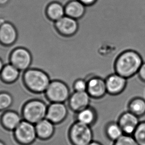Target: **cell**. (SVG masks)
<instances>
[{"label":"cell","mask_w":145,"mask_h":145,"mask_svg":"<svg viewBox=\"0 0 145 145\" xmlns=\"http://www.w3.org/2000/svg\"><path fill=\"white\" fill-rule=\"evenodd\" d=\"M144 63L141 55L137 51L127 50L116 57L114 69L115 72L128 79L137 74Z\"/></svg>","instance_id":"cell-1"},{"label":"cell","mask_w":145,"mask_h":145,"mask_svg":"<svg viewBox=\"0 0 145 145\" xmlns=\"http://www.w3.org/2000/svg\"><path fill=\"white\" fill-rule=\"evenodd\" d=\"M24 84L30 90L36 93H43L51 82L46 73L41 69L30 68L24 71Z\"/></svg>","instance_id":"cell-2"},{"label":"cell","mask_w":145,"mask_h":145,"mask_svg":"<svg viewBox=\"0 0 145 145\" xmlns=\"http://www.w3.org/2000/svg\"><path fill=\"white\" fill-rule=\"evenodd\" d=\"M48 104L42 100H30L24 106L22 116L23 120L36 124L46 118Z\"/></svg>","instance_id":"cell-3"},{"label":"cell","mask_w":145,"mask_h":145,"mask_svg":"<svg viewBox=\"0 0 145 145\" xmlns=\"http://www.w3.org/2000/svg\"><path fill=\"white\" fill-rule=\"evenodd\" d=\"M68 137L72 145H88L94 141L91 126L76 121L70 126Z\"/></svg>","instance_id":"cell-4"},{"label":"cell","mask_w":145,"mask_h":145,"mask_svg":"<svg viewBox=\"0 0 145 145\" xmlns=\"http://www.w3.org/2000/svg\"><path fill=\"white\" fill-rule=\"evenodd\" d=\"M45 94L50 103H64L68 102L71 95L69 86L63 81H51Z\"/></svg>","instance_id":"cell-5"},{"label":"cell","mask_w":145,"mask_h":145,"mask_svg":"<svg viewBox=\"0 0 145 145\" xmlns=\"http://www.w3.org/2000/svg\"><path fill=\"white\" fill-rule=\"evenodd\" d=\"M16 139L20 143L29 145L37 138L35 124L23 120L14 130Z\"/></svg>","instance_id":"cell-6"},{"label":"cell","mask_w":145,"mask_h":145,"mask_svg":"<svg viewBox=\"0 0 145 145\" xmlns=\"http://www.w3.org/2000/svg\"><path fill=\"white\" fill-rule=\"evenodd\" d=\"M68 106L64 103H51L48 106L46 118L54 124L61 123L69 116Z\"/></svg>","instance_id":"cell-7"},{"label":"cell","mask_w":145,"mask_h":145,"mask_svg":"<svg viewBox=\"0 0 145 145\" xmlns=\"http://www.w3.org/2000/svg\"><path fill=\"white\" fill-rule=\"evenodd\" d=\"M10 63L20 71H24L30 68L32 56L30 51L24 48H18L12 52L10 56Z\"/></svg>","instance_id":"cell-8"},{"label":"cell","mask_w":145,"mask_h":145,"mask_svg":"<svg viewBox=\"0 0 145 145\" xmlns=\"http://www.w3.org/2000/svg\"><path fill=\"white\" fill-rule=\"evenodd\" d=\"M54 25L57 31L65 37H72L78 32V20L66 15L54 22Z\"/></svg>","instance_id":"cell-9"},{"label":"cell","mask_w":145,"mask_h":145,"mask_svg":"<svg viewBox=\"0 0 145 145\" xmlns=\"http://www.w3.org/2000/svg\"><path fill=\"white\" fill-rule=\"evenodd\" d=\"M127 80L115 72L108 75L105 79L107 94L111 96L121 94L126 88Z\"/></svg>","instance_id":"cell-10"},{"label":"cell","mask_w":145,"mask_h":145,"mask_svg":"<svg viewBox=\"0 0 145 145\" xmlns=\"http://www.w3.org/2000/svg\"><path fill=\"white\" fill-rule=\"evenodd\" d=\"M86 92L92 99H100L107 94L105 79L100 76H93L87 80Z\"/></svg>","instance_id":"cell-11"},{"label":"cell","mask_w":145,"mask_h":145,"mask_svg":"<svg viewBox=\"0 0 145 145\" xmlns=\"http://www.w3.org/2000/svg\"><path fill=\"white\" fill-rule=\"evenodd\" d=\"M91 97L87 92H75L71 94L67 105L71 111L76 113L90 106Z\"/></svg>","instance_id":"cell-12"},{"label":"cell","mask_w":145,"mask_h":145,"mask_svg":"<svg viewBox=\"0 0 145 145\" xmlns=\"http://www.w3.org/2000/svg\"><path fill=\"white\" fill-rule=\"evenodd\" d=\"M117 122L124 134L133 135L140 121L139 117L128 110L120 116Z\"/></svg>","instance_id":"cell-13"},{"label":"cell","mask_w":145,"mask_h":145,"mask_svg":"<svg viewBox=\"0 0 145 145\" xmlns=\"http://www.w3.org/2000/svg\"><path fill=\"white\" fill-rule=\"evenodd\" d=\"M18 37L17 29L12 22L5 21L0 25V43L11 46L15 43Z\"/></svg>","instance_id":"cell-14"},{"label":"cell","mask_w":145,"mask_h":145,"mask_svg":"<svg viewBox=\"0 0 145 145\" xmlns=\"http://www.w3.org/2000/svg\"><path fill=\"white\" fill-rule=\"evenodd\" d=\"M98 116L96 110L90 106L75 113L76 121L90 126L96 123Z\"/></svg>","instance_id":"cell-15"},{"label":"cell","mask_w":145,"mask_h":145,"mask_svg":"<svg viewBox=\"0 0 145 145\" xmlns=\"http://www.w3.org/2000/svg\"><path fill=\"white\" fill-rule=\"evenodd\" d=\"M23 120L22 116L13 110H7L2 116V123L4 127L14 131Z\"/></svg>","instance_id":"cell-16"},{"label":"cell","mask_w":145,"mask_h":145,"mask_svg":"<svg viewBox=\"0 0 145 145\" xmlns=\"http://www.w3.org/2000/svg\"><path fill=\"white\" fill-rule=\"evenodd\" d=\"M37 137L47 139L52 136L55 131V124L47 118H44L35 124Z\"/></svg>","instance_id":"cell-17"},{"label":"cell","mask_w":145,"mask_h":145,"mask_svg":"<svg viewBox=\"0 0 145 145\" xmlns=\"http://www.w3.org/2000/svg\"><path fill=\"white\" fill-rule=\"evenodd\" d=\"M86 10V6L78 0H73L65 6V15L78 20L82 17Z\"/></svg>","instance_id":"cell-18"},{"label":"cell","mask_w":145,"mask_h":145,"mask_svg":"<svg viewBox=\"0 0 145 145\" xmlns=\"http://www.w3.org/2000/svg\"><path fill=\"white\" fill-rule=\"evenodd\" d=\"M46 14L49 20L56 22L65 16V7L58 1L51 2L47 6Z\"/></svg>","instance_id":"cell-19"},{"label":"cell","mask_w":145,"mask_h":145,"mask_svg":"<svg viewBox=\"0 0 145 145\" xmlns=\"http://www.w3.org/2000/svg\"><path fill=\"white\" fill-rule=\"evenodd\" d=\"M22 71L14 65L9 63L4 65L0 76L4 82L8 83H12L16 82L20 77Z\"/></svg>","instance_id":"cell-20"},{"label":"cell","mask_w":145,"mask_h":145,"mask_svg":"<svg viewBox=\"0 0 145 145\" xmlns=\"http://www.w3.org/2000/svg\"><path fill=\"white\" fill-rule=\"evenodd\" d=\"M128 110L141 118L145 115V100L141 97H135L130 100L128 105Z\"/></svg>","instance_id":"cell-21"},{"label":"cell","mask_w":145,"mask_h":145,"mask_svg":"<svg viewBox=\"0 0 145 145\" xmlns=\"http://www.w3.org/2000/svg\"><path fill=\"white\" fill-rule=\"evenodd\" d=\"M105 132L107 137L115 142L123 135V132L117 122H110L106 125Z\"/></svg>","instance_id":"cell-22"},{"label":"cell","mask_w":145,"mask_h":145,"mask_svg":"<svg viewBox=\"0 0 145 145\" xmlns=\"http://www.w3.org/2000/svg\"><path fill=\"white\" fill-rule=\"evenodd\" d=\"M13 104V98L7 92L0 93V111L5 112L10 110Z\"/></svg>","instance_id":"cell-23"},{"label":"cell","mask_w":145,"mask_h":145,"mask_svg":"<svg viewBox=\"0 0 145 145\" xmlns=\"http://www.w3.org/2000/svg\"><path fill=\"white\" fill-rule=\"evenodd\" d=\"M133 136L139 145H145V121L140 122Z\"/></svg>","instance_id":"cell-24"},{"label":"cell","mask_w":145,"mask_h":145,"mask_svg":"<svg viewBox=\"0 0 145 145\" xmlns=\"http://www.w3.org/2000/svg\"><path fill=\"white\" fill-rule=\"evenodd\" d=\"M113 145H139L133 135L124 134L119 139L114 142Z\"/></svg>","instance_id":"cell-25"},{"label":"cell","mask_w":145,"mask_h":145,"mask_svg":"<svg viewBox=\"0 0 145 145\" xmlns=\"http://www.w3.org/2000/svg\"><path fill=\"white\" fill-rule=\"evenodd\" d=\"M72 87L75 92H86L87 80L84 79H77L72 83Z\"/></svg>","instance_id":"cell-26"},{"label":"cell","mask_w":145,"mask_h":145,"mask_svg":"<svg viewBox=\"0 0 145 145\" xmlns=\"http://www.w3.org/2000/svg\"><path fill=\"white\" fill-rule=\"evenodd\" d=\"M140 79L145 83V62H144L137 73Z\"/></svg>","instance_id":"cell-27"},{"label":"cell","mask_w":145,"mask_h":145,"mask_svg":"<svg viewBox=\"0 0 145 145\" xmlns=\"http://www.w3.org/2000/svg\"><path fill=\"white\" fill-rule=\"evenodd\" d=\"M79 1L82 2V4H84L85 6H88L94 4L96 0H78Z\"/></svg>","instance_id":"cell-28"},{"label":"cell","mask_w":145,"mask_h":145,"mask_svg":"<svg viewBox=\"0 0 145 145\" xmlns=\"http://www.w3.org/2000/svg\"><path fill=\"white\" fill-rule=\"evenodd\" d=\"M9 1L10 0H0V6H5Z\"/></svg>","instance_id":"cell-29"},{"label":"cell","mask_w":145,"mask_h":145,"mask_svg":"<svg viewBox=\"0 0 145 145\" xmlns=\"http://www.w3.org/2000/svg\"><path fill=\"white\" fill-rule=\"evenodd\" d=\"M88 145H103L102 144L98 142L95 141H93L90 144Z\"/></svg>","instance_id":"cell-30"},{"label":"cell","mask_w":145,"mask_h":145,"mask_svg":"<svg viewBox=\"0 0 145 145\" xmlns=\"http://www.w3.org/2000/svg\"><path fill=\"white\" fill-rule=\"evenodd\" d=\"M4 65H4L3 61H2L1 59H0V73L1 72L2 69H3V67H4Z\"/></svg>","instance_id":"cell-31"},{"label":"cell","mask_w":145,"mask_h":145,"mask_svg":"<svg viewBox=\"0 0 145 145\" xmlns=\"http://www.w3.org/2000/svg\"><path fill=\"white\" fill-rule=\"evenodd\" d=\"M0 145H5V144L3 142L0 141Z\"/></svg>","instance_id":"cell-32"}]
</instances>
